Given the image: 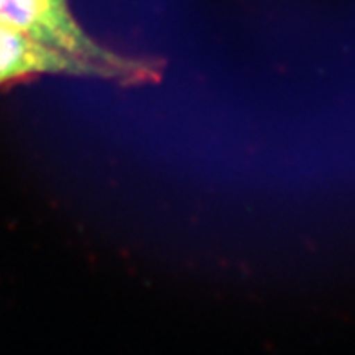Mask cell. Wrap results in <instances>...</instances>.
Segmentation results:
<instances>
[{
    "label": "cell",
    "mask_w": 355,
    "mask_h": 355,
    "mask_svg": "<svg viewBox=\"0 0 355 355\" xmlns=\"http://www.w3.org/2000/svg\"><path fill=\"white\" fill-rule=\"evenodd\" d=\"M0 22L84 62L96 78L145 82L156 76L147 62L116 55L94 42L80 28L67 0H0Z\"/></svg>",
    "instance_id": "6da1fadb"
},
{
    "label": "cell",
    "mask_w": 355,
    "mask_h": 355,
    "mask_svg": "<svg viewBox=\"0 0 355 355\" xmlns=\"http://www.w3.org/2000/svg\"><path fill=\"white\" fill-rule=\"evenodd\" d=\"M93 76L84 62L37 42L19 29L0 22V85L37 75Z\"/></svg>",
    "instance_id": "7a4b0ae2"
}]
</instances>
